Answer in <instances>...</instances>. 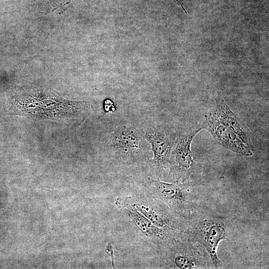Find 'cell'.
Returning a JSON list of instances; mask_svg holds the SVG:
<instances>
[{
	"label": "cell",
	"instance_id": "6",
	"mask_svg": "<svg viewBox=\"0 0 269 269\" xmlns=\"http://www.w3.org/2000/svg\"><path fill=\"white\" fill-rule=\"evenodd\" d=\"M208 113L222 123L232 127L247 144L253 147L249 130L230 110L222 96H218L215 105Z\"/></svg>",
	"mask_w": 269,
	"mask_h": 269
},
{
	"label": "cell",
	"instance_id": "3",
	"mask_svg": "<svg viewBox=\"0 0 269 269\" xmlns=\"http://www.w3.org/2000/svg\"><path fill=\"white\" fill-rule=\"evenodd\" d=\"M197 238L207 251L215 267L218 268L220 261L217 255L219 243L226 239V231L223 223L216 220H206L198 226Z\"/></svg>",
	"mask_w": 269,
	"mask_h": 269
},
{
	"label": "cell",
	"instance_id": "7",
	"mask_svg": "<svg viewBox=\"0 0 269 269\" xmlns=\"http://www.w3.org/2000/svg\"><path fill=\"white\" fill-rule=\"evenodd\" d=\"M150 143L153 153L152 165L157 168L166 166L171 155V144L167 136L162 132L155 129H148L145 134Z\"/></svg>",
	"mask_w": 269,
	"mask_h": 269
},
{
	"label": "cell",
	"instance_id": "1",
	"mask_svg": "<svg viewBox=\"0 0 269 269\" xmlns=\"http://www.w3.org/2000/svg\"><path fill=\"white\" fill-rule=\"evenodd\" d=\"M206 128L223 146L242 155H253L252 147L233 128L222 123L209 113L206 115Z\"/></svg>",
	"mask_w": 269,
	"mask_h": 269
},
{
	"label": "cell",
	"instance_id": "9",
	"mask_svg": "<svg viewBox=\"0 0 269 269\" xmlns=\"http://www.w3.org/2000/svg\"><path fill=\"white\" fill-rule=\"evenodd\" d=\"M155 226L164 229L170 225V221L156 207L150 197L142 194L134 197L125 198Z\"/></svg>",
	"mask_w": 269,
	"mask_h": 269
},
{
	"label": "cell",
	"instance_id": "4",
	"mask_svg": "<svg viewBox=\"0 0 269 269\" xmlns=\"http://www.w3.org/2000/svg\"><path fill=\"white\" fill-rule=\"evenodd\" d=\"M116 204L143 235L154 242L161 241L166 238L164 229L154 225L125 198H118Z\"/></svg>",
	"mask_w": 269,
	"mask_h": 269
},
{
	"label": "cell",
	"instance_id": "10",
	"mask_svg": "<svg viewBox=\"0 0 269 269\" xmlns=\"http://www.w3.org/2000/svg\"><path fill=\"white\" fill-rule=\"evenodd\" d=\"M170 262L174 268L180 269H196L198 264L189 255L177 249L170 250Z\"/></svg>",
	"mask_w": 269,
	"mask_h": 269
},
{
	"label": "cell",
	"instance_id": "2",
	"mask_svg": "<svg viewBox=\"0 0 269 269\" xmlns=\"http://www.w3.org/2000/svg\"><path fill=\"white\" fill-rule=\"evenodd\" d=\"M110 144L115 154L125 162H134L142 156L140 140L130 128L123 127L117 130L112 135Z\"/></svg>",
	"mask_w": 269,
	"mask_h": 269
},
{
	"label": "cell",
	"instance_id": "11",
	"mask_svg": "<svg viewBox=\"0 0 269 269\" xmlns=\"http://www.w3.org/2000/svg\"><path fill=\"white\" fill-rule=\"evenodd\" d=\"M105 251H106V253L107 254V255L109 256V257L111 259L112 267L116 269L115 266L114 265L115 257L114 256L113 248L110 243H108L106 246Z\"/></svg>",
	"mask_w": 269,
	"mask_h": 269
},
{
	"label": "cell",
	"instance_id": "8",
	"mask_svg": "<svg viewBox=\"0 0 269 269\" xmlns=\"http://www.w3.org/2000/svg\"><path fill=\"white\" fill-rule=\"evenodd\" d=\"M202 129H194L182 135L178 139L171 154L174 165L178 170H187L193 166L194 161L190 149L191 144L194 136Z\"/></svg>",
	"mask_w": 269,
	"mask_h": 269
},
{
	"label": "cell",
	"instance_id": "5",
	"mask_svg": "<svg viewBox=\"0 0 269 269\" xmlns=\"http://www.w3.org/2000/svg\"><path fill=\"white\" fill-rule=\"evenodd\" d=\"M143 194L174 206L182 204L186 199L184 190L178 184L155 180L149 177L145 179Z\"/></svg>",
	"mask_w": 269,
	"mask_h": 269
}]
</instances>
